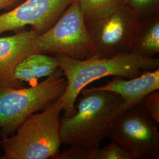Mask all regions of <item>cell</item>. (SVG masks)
Returning a JSON list of instances; mask_svg holds the SVG:
<instances>
[{"label":"cell","mask_w":159,"mask_h":159,"mask_svg":"<svg viewBox=\"0 0 159 159\" xmlns=\"http://www.w3.org/2000/svg\"><path fill=\"white\" fill-rule=\"evenodd\" d=\"M80 94L75 113L60 118L61 142L96 149L108 137L118 116L128 108L121 97L110 91L84 88Z\"/></svg>","instance_id":"obj_1"},{"label":"cell","mask_w":159,"mask_h":159,"mask_svg":"<svg viewBox=\"0 0 159 159\" xmlns=\"http://www.w3.org/2000/svg\"><path fill=\"white\" fill-rule=\"evenodd\" d=\"M54 55L67 82L66 90L60 97L65 117H70L75 113L77 97L92 82L110 76L132 79L140 75L143 71L159 68V58H148L133 52L111 58L91 56L84 60L63 54Z\"/></svg>","instance_id":"obj_2"},{"label":"cell","mask_w":159,"mask_h":159,"mask_svg":"<svg viewBox=\"0 0 159 159\" xmlns=\"http://www.w3.org/2000/svg\"><path fill=\"white\" fill-rule=\"evenodd\" d=\"M42 110L29 116L18 126L15 135L2 138V159L56 158L61 144L60 129L63 107L60 97Z\"/></svg>","instance_id":"obj_3"},{"label":"cell","mask_w":159,"mask_h":159,"mask_svg":"<svg viewBox=\"0 0 159 159\" xmlns=\"http://www.w3.org/2000/svg\"><path fill=\"white\" fill-rule=\"evenodd\" d=\"M67 82L60 68L40 83L29 88L0 89V129L2 138L9 137L29 116L59 98Z\"/></svg>","instance_id":"obj_4"},{"label":"cell","mask_w":159,"mask_h":159,"mask_svg":"<svg viewBox=\"0 0 159 159\" xmlns=\"http://www.w3.org/2000/svg\"><path fill=\"white\" fill-rule=\"evenodd\" d=\"M36 42L41 53L63 54L77 60L92 56L94 45L78 0L71 4L57 21Z\"/></svg>","instance_id":"obj_5"},{"label":"cell","mask_w":159,"mask_h":159,"mask_svg":"<svg viewBox=\"0 0 159 159\" xmlns=\"http://www.w3.org/2000/svg\"><path fill=\"white\" fill-rule=\"evenodd\" d=\"M85 24L94 45L92 56L111 58L131 52L142 21L124 4L107 16Z\"/></svg>","instance_id":"obj_6"},{"label":"cell","mask_w":159,"mask_h":159,"mask_svg":"<svg viewBox=\"0 0 159 159\" xmlns=\"http://www.w3.org/2000/svg\"><path fill=\"white\" fill-rule=\"evenodd\" d=\"M108 137L125 150L131 159L159 158L158 123L141 102L120 114Z\"/></svg>","instance_id":"obj_7"},{"label":"cell","mask_w":159,"mask_h":159,"mask_svg":"<svg viewBox=\"0 0 159 159\" xmlns=\"http://www.w3.org/2000/svg\"><path fill=\"white\" fill-rule=\"evenodd\" d=\"M77 0H26L0 15V34L20 31L27 25L38 35L51 28L65 10Z\"/></svg>","instance_id":"obj_8"},{"label":"cell","mask_w":159,"mask_h":159,"mask_svg":"<svg viewBox=\"0 0 159 159\" xmlns=\"http://www.w3.org/2000/svg\"><path fill=\"white\" fill-rule=\"evenodd\" d=\"M37 35L30 30L0 37V89L21 87L13 80V72L17 64L25 57L40 52L36 42Z\"/></svg>","instance_id":"obj_9"},{"label":"cell","mask_w":159,"mask_h":159,"mask_svg":"<svg viewBox=\"0 0 159 159\" xmlns=\"http://www.w3.org/2000/svg\"><path fill=\"white\" fill-rule=\"evenodd\" d=\"M90 89L115 93L124 100L127 108H130L140 104L150 93L159 91V68L143 71L140 75L132 79L114 76L106 85Z\"/></svg>","instance_id":"obj_10"},{"label":"cell","mask_w":159,"mask_h":159,"mask_svg":"<svg viewBox=\"0 0 159 159\" xmlns=\"http://www.w3.org/2000/svg\"><path fill=\"white\" fill-rule=\"evenodd\" d=\"M59 68L55 57L44 53H34L25 57L14 68L12 79L18 84L23 81L36 84L39 80L48 77Z\"/></svg>","instance_id":"obj_11"},{"label":"cell","mask_w":159,"mask_h":159,"mask_svg":"<svg viewBox=\"0 0 159 159\" xmlns=\"http://www.w3.org/2000/svg\"><path fill=\"white\" fill-rule=\"evenodd\" d=\"M131 52L152 58L159 53V18L155 16L141 24Z\"/></svg>","instance_id":"obj_12"},{"label":"cell","mask_w":159,"mask_h":159,"mask_svg":"<svg viewBox=\"0 0 159 159\" xmlns=\"http://www.w3.org/2000/svg\"><path fill=\"white\" fill-rule=\"evenodd\" d=\"M85 21L106 17L125 4V0H78Z\"/></svg>","instance_id":"obj_13"},{"label":"cell","mask_w":159,"mask_h":159,"mask_svg":"<svg viewBox=\"0 0 159 159\" xmlns=\"http://www.w3.org/2000/svg\"><path fill=\"white\" fill-rule=\"evenodd\" d=\"M89 159H131V157L119 144L112 141L104 148L90 150Z\"/></svg>","instance_id":"obj_14"},{"label":"cell","mask_w":159,"mask_h":159,"mask_svg":"<svg viewBox=\"0 0 159 159\" xmlns=\"http://www.w3.org/2000/svg\"><path fill=\"white\" fill-rule=\"evenodd\" d=\"M125 4L140 18L148 16L159 10V0H125Z\"/></svg>","instance_id":"obj_15"},{"label":"cell","mask_w":159,"mask_h":159,"mask_svg":"<svg viewBox=\"0 0 159 159\" xmlns=\"http://www.w3.org/2000/svg\"><path fill=\"white\" fill-rule=\"evenodd\" d=\"M150 116L159 123V92L154 91L144 97L141 102Z\"/></svg>","instance_id":"obj_16"},{"label":"cell","mask_w":159,"mask_h":159,"mask_svg":"<svg viewBox=\"0 0 159 159\" xmlns=\"http://www.w3.org/2000/svg\"><path fill=\"white\" fill-rule=\"evenodd\" d=\"M90 150L87 148L71 146V147L61 153H59L55 159H89Z\"/></svg>","instance_id":"obj_17"},{"label":"cell","mask_w":159,"mask_h":159,"mask_svg":"<svg viewBox=\"0 0 159 159\" xmlns=\"http://www.w3.org/2000/svg\"><path fill=\"white\" fill-rule=\"evenodd\" d=\"M22 0H0V10L18 4Z\"/></svg>","instance_id":"obj_18"}]
</instances>
